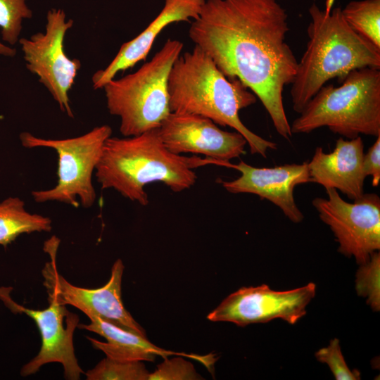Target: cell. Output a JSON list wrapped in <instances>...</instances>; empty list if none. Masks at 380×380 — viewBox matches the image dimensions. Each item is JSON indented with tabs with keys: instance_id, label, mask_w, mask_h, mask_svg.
Returning <instances> with one entry per match:
<instances>
[{
	"instance_id": "1",
	"label": "cell",
	"mask_w": 380,
	"mask_h": 380,
	"mask_svg": "<svg viewBox=\"0 0 380 380\" xmlns=\"http://www.w3.org/2000/svg\"><path fill=\"white\" fill-rule=\"evenodd\" d=\"M287 18L277 0H205L189 36L226 77L259 99L277 133L290 140L283 92L298 61L286 42Z\"/></svg>"
},
{
	"instance_id": "2",
	"label": "cell",
	"mask_w": 380,
	"mask_h": 380,
	"mask_svg": "<svg viewBox=\"0 0 380 380\" xmlns=\"http://www.w3.org/2000/svg\"><path fill=\"white\" fill-rule=\"evenodd\" d=\"M208 164L217 165V162L170 151L157 128L135 136L108 137L103 144L95 176L101 189H113L131 201L146 206L149 202L146 185L160 182L171 191L181 192L196 183L197 176L193 169Z\"/></svg>"
},
{
	"instance_id": "3",
	"label": "cell",
	"mask_w": 380,
	"mask_h": 380,
	"mask_svg": "<svg viewBox=\"0 0 380 380\" xmlns=\"http://www.w3.org/2000/svg\"><path fill=\"white\" fill-rule=\"evenodd\" d=\"M171 112L191 113L209 118L242 134L252 154L266 158L277 144L251 131L239 112L254 104L256 96L236 78L226 77L212 58L195 45L177 58L168 78Z\"/></svg>"
},
{
	"instance_id": "4",
	"label": "cell",
	"mask_w": 380,
	"mask_h": 380,
	"mask_svg": "<svg viewBox=\"0 0 380 380\" xmlns=\"http://www.w3.org/2000/svg\"><path fill=\"white\" fill-rule=\"evenodd\" d=\"M335 0H327L322 10L313 3L308 9V42L292 82L293 109L300 113L327 82H341L352 70L380 69V49L354 31L345 20Z\"/></svg>"
},
{
	"instance_id": "5",
	"label": "cell",
	"mask_w": 380,
	"mask_h": 380,
	"mask_svg": "<svg viewBox=\"0 0 380 380\" xmlns=\"http://www.w3.org/2000/svg\"><path fill=\"white\" fill-rule=\"evenodd\" d=\"M340 83L317 92L291 125L292 134L327 127L348 139L380 136V69L353 70Z\"/></svg>"
},
{
	"instance_id": "6",
	"label": "cell",
	"mask_w": 380,
	"mask_h": 380,
	"mask_svg": "<svg viewBox=\"0 0 380 380\" xmlns=\"http://www.w3.org/2000/svg\"><path fill=\"white\" fill-rule=\"evenodd\" d=\"M183 43L169 39L147 63L133 73L113 79L103 87L109 113L120 118L124 137L157 129L171 112L168 78Z\"/></svg>"
},
{
	"instance_id": "7",
	"label": "cell",
	"mask_w": 380,
	"mask_h": 380,
	"mask_svg": "<svg viewBox=\"0 0 380 380\" xmlns=\"http://www.w3.org/2000/svg\"><path fill=\"white\" fill-rule=\"evenodd\" d=\"M107 125L96 127L73 138L42 139L25 132L20 134L22 145L28 148L45 147L58 155V182L51 189L34 190L32 196L37 203L56 201L77 208H91L96 200L92 175L100 159L105 141L111 136Z\"/></svg>"
},
{
	"instance_id": "8",
	"label": "cell",
	"mask_w": 380,
	"mask_h": 380,
	"mask_svg": "<svg viewBox=\"0 0 380 380\" xmlns=\"http://www.w3.org/2000/svg\"><path fill=\"white\" fill-rule=\"evenodd\" d=\"M60 241L56 236L46 241L44 250L51 260L42 270L43 285L48 300L72 305L89 318L96 317L125 330L146 337L145 330L124 307L122 300V279L124 265L118 259L111 268L106 284L98 289H86L68 281L58 271L56 253Z\"/></svg>"
},
{
	"instance_id": "9",
	"label": "cell",
	"mask_w": 380,
	"mask_h": 380,
	"mask_svg": "<svg viewBox=\"0 0 380 380\" xmlns=\"http://www.w3.org/2000/svg\"><path fill=\"white\" fill-rule=\"evenodd\" d=\"M328 198L317 197L312 205L338 243V252L354 257L357 264L369 260L380 248V198L363 194L353 203L344 201L335 189H326Z\"/></svg>"
},
{
	"instance_id": "10",
	"label": "cell",
	"mask_w": 380,
	"mask_h": 380,
	"mask_svg": "<svg viewBox=\"0 0 380 380\" xmlns=\"http://www.w3.org/2000/svg\"><path fill=\"white\" fill-rule=\"evenodd\" d=\"M72 25V20H65L63 10L51 9L46 15L45 33L18 40L27 69L39 77L61 110L70 118L74 115L68 91L81 68L80 60L70 58L64 51L65 36Z\"/></svg>"
},
{
	"instance_id": "11",
	"label": "cell",
	"mask_w": 380,
	"mask_h": 380,
	"mask_svg": "<svg viewBox=\"0 0 380 380\" xmlns=\"http://www.w3.org/2000/svg\"><path fill=\"white\" fill-rule=\"evenodd\" d=\"M315 294L316 284L312 282L287 291H274L267 284L243 286L225 298L207 319L242 327L274 319L294 324L305 315Z\"/></svg>"
},
{
	"instance_id": "12",
	"label": "cell",
	"mask_w": 380,
	"mask_h": 380,
	"mask_svg": "<svg viewBox=\"0 0 380 380\" xmlns=\"http://www.w3.org/2000/svg\"><path fill=\"white\" fill-rule=\"evenodd\" d=\"M11 287H0V300L15 314H25L34 320L39 329L42 345L38 354L23 366L22 376L35 374L46 364L61 363L64 377L78 380L84 372L80 367L73 346V334L79 324V317L54 300H48L49 307L34 310L24 307L11 296Z\"/></svg>"
},
{
	"instance_id": "13",
	"label": "cell",
	"mask_w": 380,
	"mask_h": 380,
	"mask_svg": "<svg viewBox=\"0 0 380 380\" xmlns=\"http://www.w3.org/2000/svg\"><path fill=\"white\" fill-rule=\"evenodd\" d=\"M158 129L165 147L175 154H201L225 166L245 153L247 141L239 132L220 129L209 118L170 112Z\"/></svg>"
},
{
	"instance_id": "14",
	"label": "cell",
	"mask_w": 380,
	"mask_h": 380,
	"mask_svg": "<svg viewBox=\"0 0 380 380\" xmlns=\"http://www.w3.org/2000/svg\"><path fill=\"white\" fill-rule=\"evenodd\" d=\"M241 174L231 181H222V186L232 194H253L279 207L293 222H300L304 216L298 208L293 196L296 186L310 182L308 163L285 164L272 167H256L243 160L237 165L230 163Z\"/></svg>"
},
{
	"instance_id": "15",
	"label": "cell",
	"mask_w": 380,
	"mask_h": 380,
	"mask_svg": "<svg viewBox=\"0 0 380 380\" xmlns=\"http://www.w3.org/2000/svg\"><path fill=\"white\" fill-rule=\"evenodd\" d=\"M364 144L360 136L336 141L332 152L326 153L317 147L308 163L310 182L335 189L355 201L363 194L366 177L363 171Z\"/></svg>"
},
{
	"instance_id": "16",
	"label": "cell",
	"mask_w": 380,
	"mask_h": 380,
	"mask_svg": "<svg viewBox=\"0 0 380 380\" xmlns=\"http://www.w3.org/2000/svg\"><path fill=\"white\" fill-rule=\"evenodd\" d=\"M205 1L165 0L161 11L146 28L132 40L124 43L109 65L93 75V88H103L118 72L145 60L156 39L165 27L173 23L196 19Z\"/></svg>"
},
{
	"instance_id": "17",
	"label": "cell",
	"mask_w": 380,
	"mask_h": 380,
	"mask_svg": "<svg viewBox=\"0 0 380 380\" xmlns=\"http://www.w3.org/2000/svg\"><path fill=\"white\" fill-rule=\"evenodd\" d=\"M90 323L78 324L77 327L93 331L106 340V342L87 336L94 348L101 350L106 357L120 361L153 362L156 356L163 358L171 355H179L197 359L208 363L205 357L175 353L159 348L151 343L146 337L125 330L103 319L94 317Z\"/></svg>"
},
{
	"instance_id": "18",
	"label": "cell",
	"mask_w": 380,
	"mask_h": 380,
	"mask_svg": "<svg viewBox=\"0 0 380 380\" xmlns=\"http://www.w3.org/2000/svg\"><path fill=\"white\" fill-rule=\"evenodd\" d=\"M51 228L49 217L29 213L20 198L10 196L0 202V246L6 248L23 234L49 232Z\"/></svg>"
},
{
	"instance_id": "19",
	"label": "cell",
	"mask_w": 380,
	"mask_h": 380,
	"mask_svg": "<svg viewBox=\"0 0 380 380\" xmlns=\"http://www.w3.org/2000/svg\"><path fill=\"white\" fill-rule=\"evenodd\" d=\"M341 11L354 31L380 49V0L352 1Z\"/></svg>"
},
{
	"instance_id": "20",
	"label": "cell",
	"mask_w": 380,
	"mask_h": 380,
	"mask_svg": "<svg viewBox=\"0 0 380 380\" xmlns=\"http://www.w3.org/2000/svg\"><path fill=\"white\" fill-rule=\"evenodd\" d=\"M32 11L26 0H0V27L4 41L14 45L19 40L24 18H30ZM16 50L0 42V55L14 56Z\"/></svg>"
},
{
	"instance_id": "21",
	"label": "cell",
	"mask_w": 380,
	"mask_h": 380,
	"mask_svg": "<svg viewBox=\"0 0 380 380\" xmlns=\"http://www.w3.org/2000/svg\"><path fill=\"white\" fill-rule=\"evenodd\" d=\"M149 374L141 361H120L106 357L85 375L87 380H148Z\"/></svg>"
},
{
	"instance_id": "22",
	"label": "cell",
	"mask_w": 380,
	"mask_h": 380,
	"mask_svg": "<svg viewBox=\"0 0 380 380\" xmlns=\"http://www.w3.org/2000/svg\"><path fill=\"white\" fill-rule=\"evenodd\" d=\"M356 273L355 289L358 296L367 299L374 311L380 310V253H373L366 262L359 265Z\"/></svg>"
},
{
	"instance_id": "23",
	"label": "cell",
	"mask_w": 380,
	"mask_h": 380,
	"mask_svg": "<svg viewBox=\"0 0 380 380\" xmlns=\"http://www.w3.org/2000/svg\"><path fill=\"white\" fill-rule=\"evenodd\" d=\"M315 356L322 363L327 364L336 380H358L360 372L350 370L342 354L340 342L337 338L331 339L328 346L318 350Z\"/></svg>"
},
{
	"instance_id": "24",
	"label": "cell",
	"mask_w": 380,
	"mask_h": 380,
	"mask_svg": "<svg viewBox=\"0 0 380 380\" xmlns=\"http://www.w3.org/2000/svg\"><path fill=\"white\" fill-rule=\"evenodd\" d=\"M156 370L149 374L148 380H198L203 378L198 374L193 364L181 357L164 358Z\"/></svg>"
},
{
	"instance_id": "25",
	"label": "cell",
	"mask_w": 380,
	"mask_h": 380,
	"mask_svg": "<svg viewBox=\"0 0 380 380\" xmlns=\"http://www.w3.org/2000/svg\"><path fill=\"white\" fill-rule=\"evenodd\" d=\"M363 171L366 177H372V186H377L380 182V136L363 156Z\"/></svg>"
}]
</instances>
